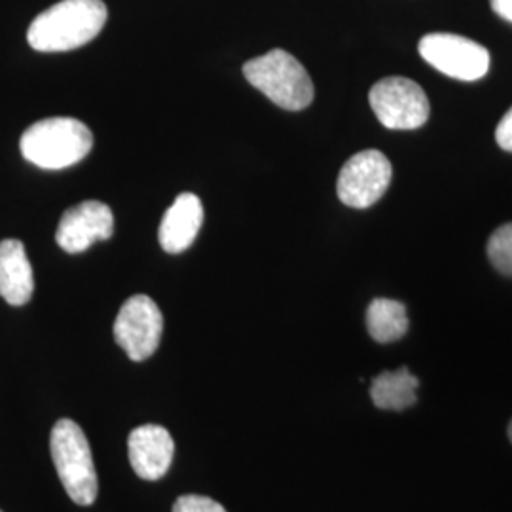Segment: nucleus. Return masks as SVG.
<instances>
[{"mask_svg": "<svg viewBox=\"0 0 512 512\" xmlns=\"http://www.w3.org/2000/svg\"><path fill=\"white\" fill-rule=\"evenodd\" d=\"M490 6L499 18L512 23V0H490Z\"/></svg>", "mask_w": 512, "mask_h": 512, "instance_id": "a211bd4d", "label": "nucleus"}, {"mask_svg": "<svg viewBox=\"0 0 512 512\" xmlns=\"http://www.w3.org/2000/svg\"><path fill=\"white\" fill-rule=\"evenodd\" d=\"M93 147L86 124L74 118H46L25 129L19 148L27 162L42 169H65L82 162Z\"/></svg>", "mask_w": 512, "mask_h": 512, "instance_id": "f03ea898", "label": "nucleus"}, {"mask_svg": "<svg viewBox=\"0 0 512 512\" xmlns=\"http://www.w3.org/2000/svg\"><path fill=\"white\" fill-rule=\"evenodd\" d=\"M202 224V200L196 194L184 192L165 211L160 230H158L162 249L171 255L183 253L198 238Z\"/></svg>", "mask_w": 512, "mask_h": 512, "instance_id": "9b49d317", "label": "nucleus"}, {"mask_svg": "<svg viewBox=\"0 0 512 512\" xmlns=\"http://www.w3.org/2000/svg\"><path fill=\"white\" fill-rule=\"evenodd\" d=\"M408 327L410 321L403 302L389 298H376L370 302L366 311V329L378 344L401 340Z\"/></svg>", "mask_w": 512, "mask_h": 512, "instance_id": "4468645a", "label": "nucleus"}, {"mask_svg": "<svg viewBox=\"0 0 512 512\" xmlns=\"http://www.w3.org/2000/svg\"><path fill=\"white\" fill-rule=\"evenodd\" d=\"M509 439H511L512 442V421L509 423Z\"/></svg>", "mask_w": 512, "mask_h": 512, "instance_id": "6ab92c4d", "label": "nucleus"}, {"mask_svg": "<svg viewBox=\"0 0 512 512\" xmlns=\"http://www.w3.org/2000/svg\"><path fill=\"white\" fill-rule=\"evenodd\" d=\"M418 385V378L406 366L382 372L372 380L370 399L380 410H406L416 404Z\"/></svg>", "mask_w": 512, "mask_h": 512, "instance_id": "ddd939ff", "label": "nucleus"}, {"mask_svg": "<svg viewBox=\"0 0 512 512\" xmlns=\"http://www.w3.org/2000/svg\"><path fill=\"white\" fill-rule=\"evenodd\" d=\"M35 289L33 268L19 239L0 241V296L10 306H23Z\"/></svg>", "mask_w": 512, "mask_h": 512, "instance_id": "f8f14e48", "label": "nucleus"}, {"mask_svg": "<svg viewBox=\"0 0 512 512\" xmlns=\"http://www.w3.org/2000/svg\"><path fill=\"white\" fill-rule=\"evenodd\" d=\"M0 512H2V511H0Z\"/></svg>", "mask_w": 512, "mask_h": 512, "instance_id": "aec40b11", "label": "nucleus"}, {"mask_svg": "<svg viewBox=\"0 0 512 512\" xmlns=\"http://www.w3.org/2000/svg\"><path fill=\"white\" fill-rule=\"evenodd\" d=\"M164 332V315L158 304L145 294L126 300L114 321V340L128 353L131 361H145L160 346Z\"/></svg>", "mask_w": 512, "mask_h": 512, "instance_id": "0eeeda50", "label": "nucleus"}, {"mask_svg": "<svg viewBox=\"0 0 512 512\" xmlns=\"http://www.w3.org/2000/svg\"><path fill=\"white\" fill-rule=\"evenodd\" d=\"M488 258L499 274L512 277V222L497 228L488 241Z\"/></svg>", "mask_w": 512, "mask_h": 512, "instance_id": "2eb2a0df", "label": "nucleus"}, {"mask_svg": "<svg viewBox=\"0 0 512 512\" xmlns=\"http://www.w3.org/2000/svg\"><path fill=\"white\" fill-rule=\"evenodd\" d=\"M114 232V215L109 205L82 202L63 213L55 241L65 253H84L93 243L110 239Z\"/></svg>", "mask_w": 512, "mask_h": 512, "instance_id": "1a4fd4ad", "label": "nucleus"}, {"mask_svg": "<svg viewBox=\"0 0 512 512\" xmlns=\"http://www.w3.org/2000/svg\"><path fill=\"white\" fill-rule=\"evenodd\" d=\"M249 84L285 110H304L313 101V82L304 65L285 50H272L243 65Z\"/></svg>", "mask_w": 512, "mask_h": 512, "instance_id": "7ed1b4c3", "label": "nucleus"}, {"mask_svg": "<svg viewBox=\"0 0 512 512\" xmlns=\"http://www.w3.org/2000/svg\"><path fill=\"white\" fill-rule=\"evenodd\" d=\"M129 461L133 471L143 480H160L169 471L175 442L162 425H141L128 439Z\"/></svg>", "mask_w": 512, "mask_h": 512, "instance_id": "9d476101", "label": "nucleus"}, {"mask_svg": "<svg viewBox=\"0 0 512 512\" xmlns=\"http://www.w3.org/2000/svg\"><path fill=\"white\" fill-rule=\"evenodd\" d=\"M495 141L503 150L512 152V107L507 110V114L501 118L499 126L495 129Z\"/></svg>", "mask_w": 512, "mask_h": 512, "instance_id": "f3484780", "label": "nucleus"}, {"mask_svg": "<svg viewBox=\"0 0 512 512\" xmlns=\"http://www.w3.org/2000/svg\"><path fill=\"white\" fill-rule=\"evenodd\" d=\"M55 471L76 505L88 507L97 497V473L84 431L73 420H59L50 435Z\"/></svg>", "mask_w": 512, "mask_h": 512, "instance_id": "20e7f679", "label": "nucleus"}, {"mask_svg": "<svg viewBox=\"0 0 512 512\" xmlns=\"http://www.w3.org/2000/svg\"><path fill=\"white\" fill-rule=\"evenodd\" d=\"M173 512H226V509L205 495H183L175 501Z\"/></svg>", "mask_w": 512, "mask_h": 512, "instance_id": "dca6fc26", "label": "nucleus"}, {"mask_svg": "<svg viewBox=\"0 0 512 512\" xmlns=\"http://www.w3.org/2000/svg\"><path fill=\"white\" fill-rule=\"evenodd\" d=\"M418 50L431 67L461 82H475L490 71V52L471 38L431 33L421 38Z\"/></svg>", "mask_w": 512, "mask_h": 512, "instance_id": "423d86ee", "label": "nucleus"}, {"mask_svg": "<svg viewBox=\"0 0 512 512\" xmlns=\"http://www.w3.org/2000/svg\"><path fill=\"white\" fill-rule=\"evenodd\" d=\"M393 179V167L380 150L351 156L338 177V198L353 209H368L384 198Z\"/></svg>", "mask_w": 512, "mask_h": 512, "instance_id": "6e6552de", "label": "nucleus"}, {"mask_svg": "<svg viewBox=\"0 0 512 512\" xmlns=\"http://www.w3.org/2000/svg\"><path fill=\"white\" fill-rule=\"evenodd\" d=\"M370 107L387 129H418L429 120V99L420 84L403 76L376 82L368 95Z\"/></svg>", "mask_w": 512, "mask_h": 512, "instance_id": "39448f33", "label": "nucleus"}, {"mask_svg": "<svg viewBox=\"0 0 512 512\" xmlns=\"http://www.w3.org/2000/svg\"><path fill=\"white\" fill-rule=\"evenodd\" d=\"M107 18L103 0H61L35 18L27 40L37 52H69L92 42Z\"/></svg>", "mask_w": 512, "mask_h": 512, "instance_id": "f257e3e1", "label": "nucleus"}]
</instances>
